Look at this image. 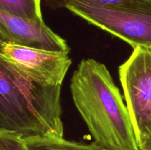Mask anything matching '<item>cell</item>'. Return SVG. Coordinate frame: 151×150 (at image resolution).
Here are the masks:
<instances>
[{"instance_id":"obj_1","label":"cell","mask_w":151,"mask_h":150,"mask_svg":"<svg viewBox=\"0 0 151 150\" xmlns=\"http://www.w3.org/2000/svg\"><path fill=\"white\" fill-rule=\"evenodd\" d=\"M70 90L94 142L107 150H139L127 106L104 64L91 58L81 61Z\"/></svg>"},{"instance_id":"obj_2","label":"cell","mask_w":151,"mask_h":150,"mask_svg":"<svg viewBox=\"0 0 151 150\" xmlns=\"http://www.w3.org/2000/svg\"><path fill=\"white\" fill-rule=\"evenodd\" d=\"M61 86L31 82L0 57V129L63 138Z\"/></svg>"},{"instance_id":"obj_3","label":"cell","mask_w":151,"mask_h":150,"mask_svg":"<svg viewBox=\"0 0 151 150\" xmlns=\"http://www.w3.org/2000/svg\"><path fill=\"white\" fill-rule=\"evenodd\" d=\"M73 14L129 44L151 49V0L114 6H97L81 0H63Z\"/></svg>"},{"instance_id":"obj_4","label":"cell","mask_w":151,"mask_h":150,"mask_svg":"<svg viewBox=\"0 0 151 150\" xmlns=\"http://www.w3.org/2000/svg\"><path fill=\"white\" fill-rule=\"evenodd\" d=\"M119 74L139 146L151 135V49L134 48Z\"/></svg>"},{"instance_id":"obj_5","label":"cell","mask_w":151,"mask_h":150,"mask_svg":"<svg viewBox=\"0 0 151 150\" xmlns=\"http://www.w3.org/2000/svg\"><path fill=\"white\" fill-rule=\"evenodd\" d=\"M0 57L31 82L46 87L61 86L72 65L68 53L13 43L1 46Z\"/></svg>"},{"instance_id":"obj_6","label":"cell","mask_w":151,"mask_h":150,"mask_svg":"<svg viewBox=\"0 0 151 150\" xmlns=\"http://www.w3.org/2000/svg\"><path fill=\"white\" fill-rule=\"evenodd\" d=\"M23 139L29 150H103L96 142L84 144L58 137L33 136Z\"/></svg>"},{"instance_id":"obj_7","label":"cell","mask_w":151,"mask_h":150,"mask_svg":"<svg viewBox=\"0 0 151 150\" xmlns=\"http://www.w3.org/2000/svg\"><path fill=\"white\" fill-rule=\"evenodd\" d=\"M0 9L26 19H43L38 0H0Z\"/></svg>"},{"instance_id":"obj_8","label":"cell","mask_w":151,"mask_h":150,"mask_svg":"<svg viewBox=\"0 0 151 150\" xmlns=\"http://www.w3.org/2000/svg\"><path fill=\"white\" fill-rule=\"evenodd\" d=\"M0 150H29L23 137L16 132L0 129Z\"/></svg>"},{"instance_id":"obj_9","label":"cell","mask_w":151,"mask_h":150,"mask_svg":"<svg viewBox=\"0 0 151 150\" xmlns=\"http://www.w3.org/2000/svg\"><path fill=\"white\" fill-rule=\"evenodd\" d=\"M81 1H86V2L94 4V5L106 7V6L119 5V4H125V3L132 2L137 0H81Z\"/></svg>"},{"instance_id":"obj_10","label":"cell","mask_w":151,"mask_h":150,"mask_svg":"<svg viewBox=\"0 0 151 150\" xmlns=\"http://www.w3.org/2000/svg\"><path fill=\"white\" fill-rule=\"evenodd\" d=\"M6 11L0 9V22H1V19H3L4 16L5 15ZM4 43H8V40H7V36H6V34L4 32V31L3 30L2 27L1 26V24H0V47Z\"/></svg>"},{"instance_id":"obj_11","label":"cell","mask_w":151,"mask_h":150,"mask_svg":"<svg viewBox=\"0 0 151 150\" xmlns=\"http://www.w3.org/2000/svg\"><path fill=\"white\" fill-rule=\"evenodd\" d=\"M139 150H151V135L139 145Z\"/></svg>"},{"instance_id":"obj_12","label":"cell","mask_w":151,"mask_h":150,"mask_svg":"<svg viewBox=\"0 0 151 150\" xmlns=\"http://www.w3.org/2000/svg\"><path fill=\"white\" fill-rule=\"evenodd\" d=\"M103 150H107V149H103Z\"/></svg>"},{"instance_id":"obj_13","label":"cell","mask_w":151,"mask_h":150,"mask_svg":"<svg viewBox=\"0 0 151 150\" xmlns=\"http://www.w3.org/2000/svg\"><path fill=\"white\" fill-rule=\"evenodd\" d=\"M38 1H41V0H38Z\"/></svg>"}]
</instances>
